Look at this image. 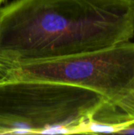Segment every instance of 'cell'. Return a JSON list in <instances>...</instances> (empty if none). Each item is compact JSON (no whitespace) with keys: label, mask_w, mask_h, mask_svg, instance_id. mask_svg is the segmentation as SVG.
<instances>
[{"label":"cell","mask_w":134,"mask_h":135,"mask_svg":"<svg viewBox=\"0 0 134 135\" xmlns=\"http://www.w3.org/2000/svg\"><path fill=\"white\" fill-rule=\"evenodd\" d=\"M134 36V0H15L0 7V65L86 54Z\"/></svg>","instance_id":"1"},{"label":"cell","mask_w":134,"mask_h":135,"mask_svg":"<svg viewBox=\"0 0 134 135\" xmlns=\"http://www.w3.org/2000/svg\"><path fill=\"white\" fill-rule=\"evenodd\" d=\"M106 102L98 93L79 85L0 78V134H83Z\"/></svg>","instance_id":"2"},{"label":"cell","mask_w":134,"mask_h":135,"mask_svg":"<svg viewBox=\"0 0 134 135\" xmlns=\"http://www.w3.org/2000/svg\"><path fill=\"white\" fill-rule=\"evenodd\" d=\"M29 78L82 86L100 94L118 112L134 119V43L28 63Z\"/></svg>","instance_id":"3"},{"label":"cell","mask_w":134,"mask_h":135,"mask_svg":"<svg viewBox=\"0 0 134 135\" xmlns=\"http://www.w3.org/2000/svg\"><path fill=\"white\" fill-rule=\"evenodd\" d=\"M118 134H134V121L120 131Z\"/></svg>","instance_id":"4"},{"label":"cell","mask_w":134,"mask_h":135,"mask_svg":"<svg viewBox=\"0 0 134 135\" xmlns=\"http://www.w3.org/2000/svg\"><path fill=\"white\" fill-rule=\"evenodd\" d=\"M6 0H0V7H1V6H2V4L5 2Z\"/></svg>","instance_id":"5"}]
</instances>
